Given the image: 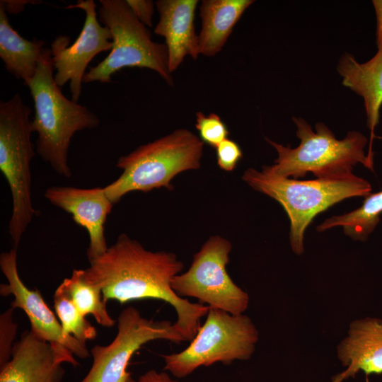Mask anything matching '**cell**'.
<instances>
[{"instance_id": "6da1fadb", "label": "cell", "mask_w": 382, "mask_h": 382, "mask_svg": "<svg viewBox=\"0 0 382 382\" xmlns=\"http://www.w3.org/2000/svg\"><path fill=\"white\" fill-rule=\"evenodd\" d=\"M83 277L102 290L105 301L158 299L174 308L175 328L185 341L192 340L200 327V320L209 307L192 303L178 296L171 282L183 268V262L173 253L150 251L125 233L100 256L88 260Z\"/></svg>"}, {"instance_id": "7a4b0ae2", "label": "cell", "mask_w": 382, "mask_h": 382, "mask_svg": "<svg viewBox=\"0 0 382 382\" xmlns=\"http://www.w3.org/2000/svg\"><path fill=\"white\" fill-rule=\"evenodd\" d=\"M54 70L51 50L45 47L34 76L25 85L34 103L36 151L56 173L69 178L72 172L68 151L73 136L97 127L100 120L88 108L64 96L54 81Z\"/></svg>"}, {"instance_id": "3957f363", "label": "cell", "mask_w": 382, "mask_h": 382, "mask_svg": "<svg viewBox=\"0 0 382 382\" xmlns=\"http://www.w3.org/2000/svg\"><path fill=\"white\" fill-rule=\"evenodd\" d=\"M242 179L284 208L290 221L291 247L297 255L304 251V233L316 216L345 199L365 197L371 192L370 183L353 173L341 178L300 180L277 175L265 166L261 171L248 168Z\"/></svg>"}, {"instance_id": "277c9868", "label": "cell", "mask_w": 382, "mask_h": 382, "mask_svg": "<svg viewBox=\"0 0 382 382\" xmlns=\"http://www.w3.org/2000/svg\"><path fill=\"white\" fill-rule=\"evenodd\" d=\"M300 144L291 149L270 139L267 142L278 157L270 170L275 175L294 179L312 173L316 178H341L352 174L358 163L374 171V161L365 154L367 138L361 132H349L342 139L323 122L316 124V132L303 118L293 117Z\"/></svg>"}, {"instance_id": "5b68a950", "label": "cell", "mask_w": 382, "mask_h": 382, "mask_svg": "<svg viewBox=\"0 0 382 382\" xmlns=\"http://www.w3.org/2000/svg\"><path fill=\"white\" fill-rule=\"evenodd\" d=\"M204 144L192 132L181 128L121 156L116 166L122 172L104 187L108 197L115 204L131 192L172 190L175 175L200 167Z\"/></svg>"}, {"instance_id": "8992f818", "label": "cell", "mask_w": 382, "mask_h": 382, "mask_svg": "<svg viewBox=\"0 0 382 382\" xmlns=\"http://www.w3.org/2000/svg\"><path fill=\"white\" fill-rule=\"evenodd\" d=\"M31 110L17 93L0 103V170L12 197L8 232L17 248L33 217L30 163L35 155Z\"/></svg>"}, {"instance_id": "52a82bcc", "label": "cell", "mask_w": 382, "mask_h": 382, "mask_svg": "<svg viewBox=\"0 0 382 382\" xmlns=\"http://www.w3.org/2000/svg\"><path fill=\"white\" fill-rule=\"evenodd\" d=\"M99 21L112 35L109 54L86 73L83 82L110 83L112 76L126 67L151 69L173 85L164 44L151 40V33L134 16L126 0H100Z\"/></svg>"}, {"instance_id": "ba28073f", "label": "cell", "mask_w": 382, "mask_h": 382, "mask_svg": "<svg viewBox=\"0 0 382 382\" xmlns=\"http://www.w3.org/2000/svg\"><path fill=\"white\" fill-rule=\"evenodd\" d=\"M206 316L188 347L163 355V369L176 378H184L202 366L246 361L255 352L259 332L248 316L209 307Z\"/></svg>"}, {"instance_id": "9c48e42d", "label": "cell", "mask_w": 382, "mask_h": 382, "mask_svg": "<svg viewBox=\"0 0 382 382\" xmlns=\"http://www.w3.org/2000/svg\"><path fill=\"white\" fill-rule=\"evenodd\" d=\"M231 248L227 239L211 236L194 255L189 269L173 277V290L182 298H196L209 307L233 315L243 314L250 298L226 271Z\"/></svg>"}, {"instance_id": "30bf717a", "label": "cell", "mask_w": 382, "mask_h": 382, "mask_svg": "<svg viewBox=\"0 0 382 382\" xmlns=\"http://www.w3.org/2000/svg\"><path fill=\"white\" fill-rule=\"evenodd\" d=\"M117 322L112 342L91 348L93 364L80 382H127L131 376L126 370L129 359L144 345L156 340L185 341L171 322L145 318L132 306L124 308Z\"/></svg>"}, {"instance_id": "8fae6325", "label": "cell", "mask_w": 382, "mask_h": 382, "mask_svg": "<svg viewBox=\"0 0 382 382\" xmlns=\"http://www.w3.org/2000/svg\"><path fill=\"white\" fill-rule=\"evenodd\" d=\"M0 267L7 279V283L0 285V294L13 296L11 307L25 312L30 320V331L40 340L50 344L57 361L76 366L79 362L74 355L81 359L88 357L91 352L86 343L64 332L40 291L28 289L22 282L17 267V248H13L1 253Z\"/></svg>"}, {"instance_id": "7c38bea8", "label": "cell", "mask_w": 382, "mask_h": 382, "mask_svg": "<svg viewBox=\"0 0 382 382\" xmlns=\"http://www.w3.org/2000/svg\"><path fill=\"white\" fill-rule=\"evenodd\" d=\"M66 8H80L85 12L86 18L79 35L71 46L67 35H58L51 43L53 67L56 70L54 79L60 88L69 82L71 100L78 103L86 68L97 54L111 50L112 35L108 28L99 23L96 4L93 0H79Z\"/></svg>"}, {"instance_id": "4fadbf2b", "label": "cell", "mask_w": 382, "mask_h": 382, "mask_svg": "<svg viewBox=\"0 0 382 382\" xmlns=\"http://www.w3.org/2000/svg\"><path fill=\"white\" fill-rule=\"evenodd\" d=\"M45 197L53 205L71 214L74 221L87 231L88 260L105 253L108 246L105 236V224L114 204L104 187L84 189L52 186L45 190Z\"/></svg>"}, {"instance_id": "5bb4252c", "label": "cell", "mask_w": 382, "mask_h": 382, "mask_svg": "<svg viewBox=\"0 0 382 382\" xmlns=\"http://www.w3.org/2000/svg\"><path fill=\"white\" fill-rule=\"evenodd\" d=\"M339 360L346 369L334 376L330 382L355 378L359 371L366 377L382 374V320L365 317L352 321L347 335L337 347Z\"/></svg>"}, {"instance_id": "9a60e30c", "label": "cell", "mask_w": 382, "mask_h": 382, "mask_svg": "<svg viewBox=\"0 0 382 382\" xmlns=\"http://www.w3.org/2000/svg\"><path fill=\"white\" fill-rule=\"evenodd\" d=\"M197 4V0H158L155 3L159 21L154 33L165 38L171 73L185 57L196 60L199 55L198 35L194 25Z\"/></svg>"}, {"instance_id": "2e32d148", "label": "cell", "mask_w": 382, "mask_h": 382, "mask_svg": "<svg viewBox=\"0 0 382 382\" xmlns=\"http://www.w3.org/2000/svg\"><path fill=\"white\" fill-rule=\"evenodd\" d=\"M0 367V382H62L65 374L50 344L31 331L22 334L10 360Z\"/></svg>"}, {"instance_id": "e0dca14e", "label": "cell", "mask_w": 382, "mask_h": 382, "mask_svg": "<svg viewBox=\"0 0 382 382\" xmlns=\"http://www.w3.org/2000/svg\"><path fill=\"white\" fill-rule=\"evenodd\" d=\"M337 70L342 78V84L364 100L366 125L370 130L367 156L374 161L373 141L379 138L375 134V128L379 122L382 106V44L376 54L364 63L358 62L351 54L344 53Z\"/></svg>"}, {"instance_id": "ac0fdd59", "label": "cell", "mask_w": 382, "mask_h": 382, "mask_svg": "<svg viewBox=\"0 0 382 382\" xmlns=\"http://www.w3.org/2000/svg\"><path fill=\"white\" fill-rule=\"evenodd\" d=\"M253 0H203L199 7V54L214 57L224 47L232 30Z\"/></svg>"}, {"instance_id": "d6986e66", "label": "cell", "mask_w": 382, "mask_h": 382, "mask_svg": "<svg viewBox=\"0 0 382 382\" xmlns=\"http://www.w3.org/2000/svg\"><path fill=\"white\" fill-rule=\"evenodd\" d=\"M45 42L28 40L11 25L4 6L0 3V57L6 69L25 84L37 70Z\"/></svg>"}, {"instance_id": "ffe728a7", "label": "cell", "mask_w": 382, "mask_h": 382, "mask_svg": "<svg viewBox=\"0 0 382 382\" xmlns=\"http://www.w3.org/2000/svg\"><path fill=\"white\" fill-rule=\"evenodd\" d=\"M382 214V190L364 197L361 206L341 215L326 219L316 227L323 232L341 226L345 235L354 241H366L380 221Z\"/></svg>"}, {"instance_id": "44dd1931", "label": "cell", "mask_w": 382, "mask_h": 382, "mask_svg": "<svg viewBox=\"0 0 382 382\" xmlns=\"http://www.w3.org/2000/svg\"><path fill=\"white\" fill-rule=\"evenodd\" d=\"M59 286L83 316L91 314L103 327L115 325V320L108 312L101 289L85 279L83 270H74L71 277L64 279Z\"/></svg>"}, {"instance_id": "7402d4cb", "label": "cell", "mask_w": 382, "mask_h": 382, "mask_svg": "<svg viewBox=\"0 0 382 382\" xmlns=\"http://www.w3.org/2000/svg\"><path fill=\"white\" fill-rule=\"evenodd\" d=\"M53 303L56 314L66 335L84 343L96 337L97 331L94 326L79 312L60 286L54 294Z\"/></svg>"}, {"instance_id": "603a6c76", "label": "cell", "mask_w": 382, "mask_h": 382, "mask_svg": "<svg viewBox=\"0 0 382 382\" xmlns=\"http://www.w3.org/2000/svg\"><path fill=\"white\" fill-rule=\"evenodd\" d=\"M195 127L202 141L214 148L227 139L229 134L226 124L213 112L206 115L197 112Z\"/></svg>"}, {"instance_id": "cb8c5ba5", "label": "cell", "mask_w": 382, "mask_h": 382, "mask_svg": "<svg viewBox=\"0 0 382 382\" xmlns=\"http://www.w3.org/2000/svg\"><path fill=\"white\" fill-rule=\"evenodd\" d=\"M13 311L10 307L0 316V366L10 360L15 344L18 327L13 319Z\"/></svg>"}, {"instance_id": "d4e9b609", "label": "cell", "mask_w": 382, "mask_h": 382, "mask_svg": "<svg viewBox=\"0 0 382 382\" xmlns=\"http://www.w3.org/2000/svg\"><path fill=\"white\" fill-rule=\"evenodd\" d=\"M216 149L217 164L225 171H232L243 156L238 144L228 138L221 141Z\"/></svg>"}, {"instance_id": "484cf974", "label": "cell", "mask_w": 382, "mask_h": 382, "mask_svg": "<svg viewBox=\"0 0 382 382\" xmlns=\"http://www.w3.org/2000/svg\"><path fill=\"white\" fill-rule=\"evenodd\" d=\"M137 18L145 26L152 27L154 3L151 0H126Z\"/></svg>"}, {"instance_id": "4316f807", "label": "cell", "mask_w": 382, "mask_h": 382, "mask_svg": "<svg viewBox=\"0 0 382 382\" xmlns=\"http://www.w3.org/2000/svg\"><path fill=\"white\" fill-rule=\"evenodd\" d=\"M137 382H178L173 379L167 373L158 372L154 369L149 370L142 374Z\"/></svg>"}, {"instance_id": "83f0119b", "label": "cell", "mask_w": 382, "mask_h": 382, "mask_svg": "<svg viewBox=\"0 0 382 382\" xmlns=\"http://www.w3.org/2000/svg\"><path fill=\"white\" fill-rule=\"evenodd\" d=\"M376 16V42L377 47L382 44V0L372 1Z\"/></svg>"}, {"instance_id": "f1b7e54d", "label": "cell", "mask_w": 382, "mask_h": 382, "mask_svg": "<svg viewBox=\"0 0 382 382\" xmlns=\"http://www.w3.org/2000/svg\"><path fill=\"white\" fill-rule=\"evenodd\" d=\"M28 1H4L1 0L0 3L4 6L6 11L14 13H19L23 9L24 5L28 4Z\"/></svg>"}, {"instance_id": "f546056e", "label": "cell", "mask_w": 382, "mask_h": 382, "mask_svg": "<svg viewBox=\"0 0 382 382\" xmlns=\"http://www.w3.org/2000/svg\"><path fill=\"white\" fill-rule=\"evenodd\" d=\"M127 382H136L130 376Z\"/></svg>"}]
</instances>
